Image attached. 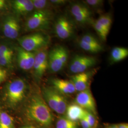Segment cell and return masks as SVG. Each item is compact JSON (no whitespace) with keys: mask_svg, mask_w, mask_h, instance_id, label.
Listing matches in <instances>:
<instances>
[{"mask_svg":"<svg viewBox=\"0 0 128 128\" xmlns=\"http://www.w3.org/2000/svg\"><path fill=\"white\" fill-rule=\"evenodd\" d=\"M20 30L18 19L15 16L10 15L4 20L2 30L5 37L10 39L18 38Z\"/></svg>","mask_w":128,"mask_h":128,"instance_id":"cell-11","label":"cell"},{"mask_svg":"<svg viewBox=\"0 0 128 128\" xmlns=\"http://www.w3.org/2000/svg\"><path fill=\"white\" fill-rule=\"evenodd\" d=\"M42 97L51 110L60 114H65L68 106L65 96L52 86L42 89Z\"/></svg>","mask_w":128,"mask_h":128,"instance_id":"cell-4","label":"cell"},{"mask_svg":"<svg viewBox=\"0 0 128 128\" xmlns=\"http://www.w3.org/2000/svg\"><path fill=\"white\" fill-rule=\"evenodd\" d=\"M97 21L109 33L112 24V19L109 14H103L101 15Z\"/></svg>","mask_w":128,"mask_h":128,"instance_id":"cell-23","label":"cell"},{"mask_svg":"<svg viewBox=\"0 0 128 128\" xmlns=\"http://www.w3.org/2000/svg\"><path fill=\"white\" fill-rule=\"evenodd\" d=\"M97 64L96 58L93 56L76 55L74 56L69 66L71 73L77 74L86 72Z\"/></svg>","mask_w":128,"mask_h":128,"instance_id":"cell-7","label":"cell"},{"mask_svg":"<svg viewBox=\"0 0 128 128\" xmlns=\"http://www.w3.org/2000/svg\"><path fill=\"white\" fill-rule=\"evenodd\" d=\"M25 114L29 120L42 128H50L53 123V117L50 108L38 93L33 94L29 98Z\"/></svg>","mask_w":128,"mask_h":128,"instance_id":"cell-1","label":"cell"},{"mask_svg":"<svg viewBox=\"0 0 128 128\" xmlns=\"http://www.w3.org/2000/svg\"><path fill=\"white\" fill-rule=\"evenodd\" d=\"M52 87L63 95L71 94L76 90L73 83L71 80L54 78L51 80Z\"/></svg>","mask_w":128,"mask_h":128,"instance_id":"cell-14","label":"cell"},{"mask_svg":"<svg viewBox=\"0 0 128 128\" xmlns=\"http://www.w3.org/2000/svg\"><path fill=\"white\" fill-rule=\"evenodd\" d=\"M48 47L36 52L32 69L34 77L38 81L43 76L48 68Z\"/></svg>","mask_w":128,"mask_h":128,"instance_id":"cell-8","label":"cell"},{"mask_svg":"<svg viewBox=\"0 0 128 128\" xmlns=\"http://www.w3.org/2000/svg\"><path fill=\"white\" fill-rule=\"evenodd\" d=\"M70 12L76 22L80 24L91 22V10L83 3H75L72 4Z\"/></svg>","mask_w":128,"mask_h":128,"instance_id":"cell-10","label":"cell"},{"mask_svg":"<svg viewBox=\"0 0 128 128\" xmlns=\"http://www.w3.org/2000/svg\"><path fill=\"white\" fill-rule=\"evenodd\" d=\"M79 46L84 50L86 51L91 53H97L104 50V47L101 45H93L81 41H79Z\"/></svg>","mask_w":128,"mask_h":128,"instance_id":"cell-21","label":"cell"},{"mask_svg":"<svg viewBox=\"0 0 128 128\" xmlns=\"http://www.w3.org/2000/svg\"><path fill=\"white\" fill-rule=\"evenodd\" d=\"M20 128H36L35 127L32 126V125H28V126H23L22 127H21Z\"/></svg>","mask_w":128,"mask_h":128,"instance_id":"cell-35","label":"cell"},{"mask_svg":"<svg viewBox=\"0 0 128 128\" xmlns=\"http://www.w3.org/2000/svg\"><path fill=\"white\" fill-rule=\"evenodd\" d=\"M7 7V2L4 0H0V11H2L6 9Z\"/></svg>","mask_w":128,"mask_h":128,"instance_id":"cell-32","label":"cell"},{"mask_svg":"<svg viewBox=\"0 0 128 128\" xmlns=\"http://www.w3.org/2000/svg\"><path fill=\"white\" fill-rule=\"evenodd\" d=\"M17 40L22 48L24 50L36 52L48 47L50 43V38L45 34L37 32L18 38Z\"/></svg>","mask_w":128,"mask_h":128,"instance_id":"cell-5","label":"cell"},{"mask_svg":"<svg viewBox=\"0 0 128 128\" xmlns=\"http://www.w3.org/2000/svg\"><path fill=\"white\" fill-rule=\"evenodd\" d=\"M91 23L94 29L101 40L103 41H106L109 32L97 21V20L92 22H91Z\"/></svg>","mask_w":128,"mask_h":128,"instance_id":"cell-22","label":"cell"},{"mask_svg":"<svg viewBox=\"0 0 128 128\" xmlns=\"http://www.w3.org/2000/svg\"><path fill=\"white\" fill-rule=\"evenodd\" d=\"M51 4L53 6H62L65 4L68 0H50Z\"/></svg>","mask_w":128,"mask_h":128,"instance_id":"cell-30","label":"cell"},{"mask_svg":"<svg viewBox=\"0 0 128 128\" xmlns=\"http://www.w3.org/2000/svg\"><path fill=\"white\" fill-rule=\"evenodd\" d=\"M118 128H128V124L122 123L119 124H117Z\"/></svg>","mask_w":128,"mask_h":128,"instance_id":"cell-33","label":"cell"},{"mask_svg":"<svg viewBox=\"0 0 128 128\" xmlns=\"http://www.w3.org/2000/svg\"><path fill=\"white\" fill-rule=\"evenodd\" d=\"M79 40L93 45H101L100 43L95 37L89 34L84 35Z\"/></svg>","mask_w":128,"mask_h":128,"instance_id":"cell-26","label":"cell"},{"mask_svg":"<svg viewBox=\"0 0 128 128\" xmlns=\"http://www.w3.org/2000/svg\"><path fill=\"white\" fill-rule=\"evenodd\" d=\"M86 110L83 109L76 103L68 105L66 111V117L69 120L76 122L84 117Z\"/></svg>","mask_w":128,"mask_h":128,"instance_id":"cell-17","label":"cell"},{"mask_svg":"<svg viewBox=\"0 0 128 128\" xmlns=\"http://www.w3.org/2000/svg\"><path fill=\"white\" fill-rule=\"evenodd\" d=\"M34 8L37 10H49L51 6H53L50 0H32Z\"/></svg>","mask_w":128,"mask_h":128,"instance_id":"cell-25","label":"cell"},{"mask_svg":"<svg viewBox=\"0 0 128 128\" xmlns=\"http://www.w3.org/2000/svg\"><path fill=\"white\" fill-rule=\"evenodd\" d=\"M55 31L56 36L60 39L66 40L73 36L74 25L67 17L61 16L55 22Z\"/></svg>","mask_w":128,"mask_h":128,"instance_id":"cell-9","label":"cell"},{"mask_svg":"<svg viewBox=\"0 0 128 128\" xmlns=\"http://www.w3.org/2000/svg\"><path fill=\"white\" fill-rule=\"evenodd\" d=\"M56 128H78L76 122H72L66 117H61L56 123Z\"/></svg>","mask_w":128,"mask_h":128,"instance_id":"cell-24","label":"cell"},{"mask_svg":"<svg viewBox=\"0 0 128 128\" xmlns=\"http://www.w3.org/2000/svg\"><path fill=\"white\" fill-rule=\"evenodd\" d=\"M11 4L14 12L20 15H25L34 9L32 0H14Z\"/></svg>","mask_w":128,"mask_h":128,"instance_id":"cell-16","label":"cell"},{"mask_svg":"<svg viewBox=\"0 0 128 128\" xmlns=\"http://www.w3.org/2000/svg\"><path fill=\"white\" fill-rule=\"evenodd\" d=\"M36 53V52L27 51L18 46L17 49V60L20 68L25 71L32 69Z\"/></svg>","mask_w":128,"mask_h":128,"instance_id":"cell-13","label":"cell"},{"mask_svg":"<svg viewBox=\"0 0 128 128\" xmlns=\"http://www.w3.org/2000/svg\"><path fill=\"white\" fill-rule=\"evenodd\" d=\"M83 4L87 7H91L93 9H98L102 7L104 1L102 0H86L83 1Z\"/></svg>","mask_w":128,"mask_h":128,"instance_id":"cell-27","label":"cell"},{"mask_svg":"<svg viewBox=\"0 0 128 128\" xmlns=\"http://www.w3.org/2000/svg\"><path fill=\"white\" fill-rule=\"evenodd\" d=\"M86 111L96 115V104L94 98L89 89L79 92L75 98V102Z\"/></svg>","mask_w":128,"mask_h":128,"instance_id":"cell-12","label":"cell"},{"mask_svg":"<svg viewBox=\"0 0 128 128\" xmlns=\"http://www.w3.org/2000/svg\"><path fill=\"white\" fill-rule=\"evenodd\" d=\"M7 77V71L0 67V84L4 82Z\"/></svg>","mask_w":128,"mask_h":128,"instance_id":"cell-29","label":"cell"},{"mask_svg":"<svg viewBox=\"0 0 128 128\" xmlns=\"http://www.w3.org/2000/svg\"><path fill=\"white\" fill-rule=\"evenodd\" d=\"M27 86L26 82L18 78L10 81L5 87L4 99L10 108L17 107L25 98Z\"/></svg>","mask_w":128,"mask_h":128,"instance_id":"cell-2","label":"cell"},{"mask_svg":"<svg viewBox=\"0 0 128 128\" xmlns=\"http://www.w3.org/2000/svg\"><path fill=\"white\" fill-rule=\"evenodd\" d=\"M53 18V14L50 10H36L27 19L25 30L32 32L46 29L50 25Z\"/></svg>","mask_w":128,"mask_h":128,"instance_id":"cell-3","label":"cell"},{"mask_svg":"<svg viewBox=\"0 0 128 128\" xmlns=\"http://www.w3.org/2000/svg\"><path fill=\"white\" fill-rule=\"evenodd\" d=\"M0 128H14V119L5 112L0 114Z\"/></svg>","mask_w":128,"mask_h":128,"instance_id":"cell-20","label":"cell"},{"mask_svg":"<svg viewBox=\"0 0 128 128\" xmlns=\"http://www.w3.org/2000/svg\"><path fill=\"white\" fill-rule=\"evenodd\" d=\"M68 58V52L63 46H56L48 53V68L57 73L64 68Z\"/></svg>","mask_w":128,"mask_h":128,"instance_id":"cell-6","label":"cell"},{"mask_svg":"<svg viewBox=\"0 0 128 128\" xmlns=\"http://www.w3.org/2000/svg\"><path fill=\"white\" fill-rule=\"evenodd\" d=\"M84 117L87 120L91 128H96L97 123L96 119L94 117V115L93 114H92L88 111L86 110Z\"/></svg>","mask_w":128,"mask_h":128,"instance_id":"cell-28","label":"cell"},{"mask_svg":"<svg viewBox=\"0 0 128 128\" xmlns=\"http://www.w3.org/2000/svg\"><path fill=\"white\" fill-rule=\"evenodd\" d=\"M14 51L7 46H0V66H9L13 61Z\"/></svg>","mask_w":128,"mask_h":128,"instance_id":"cell-18","label":"cell"},{"mask_svg":"<svg viewBox=\"0 0 128 128\" xmlns=\"http://www.w3.org/2000/svg\"><path fill=\"white\" fill-rule=\"evenodd\" d=\"M1 112H1V110H0V114Z\"/></svg>","mask_w":128,"mask_h":128,"instance_id":"cell-36","label":"cell"},{"mask_svg":"<svg viewBox=\"0 0 128 128\" xmlns=\"http://www.w3.org/2000/svg\"><path fill=\"white\" fill-rule=\"evenodd\" d=\"M107 128H118L117 124H112L108 126Z\"/></svg>","mask_w":128,"mask_h":128,"instance_id":"cell-34","label":"cell"},{"mask_svg":"<svg viewBox=\"0 0 128 128\" xmlns=\"http://www.w3.org/2000/svg\"><path fill=\"white\" fill-rule=\"evenodd\" d=\"M79 121L82 128H91L87 120L84 118V117L80 119Z\"/></svg>","mask_w":128,"mask_h":128,"instance_id":"cell-31","label":"cell"},{"mask_svg":"<svg viewBox=\"0 0 128 128\" xmlns=\"http://www.w3.org/2000/svg\"><path fill=\"white\" fill-rule=\"evenodd\" d=\"M128 56V49L124 47H114L110 51V60L112 63L119 62Z\"/></svg>","mask_w":128,"mask_h":128,"instance_id":"cell-19","label":"cell"},{"mask_svg":"<svg viewBox=\"0 0 128 128\" xmlns=\"http://www.w3.org/2000/svg\"><path fill=\"white\" fill-rule=\"evenodd\" d=\"M91 75V73L85 72L72 76L71 81L73 83L76 91L80 92L88 89Z\"/></svg>","mask_w":128,"mask_h":128,"instance_id":"cell-15","label":"cell"}]
</instances>
